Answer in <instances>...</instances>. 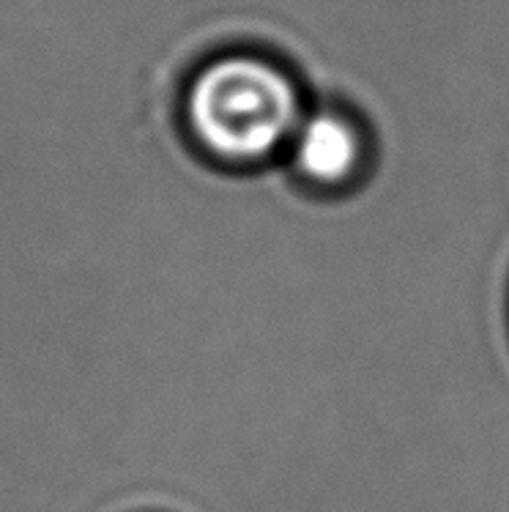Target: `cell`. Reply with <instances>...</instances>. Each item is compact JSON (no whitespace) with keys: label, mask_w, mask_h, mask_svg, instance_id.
Instances as JSON below:
<instances>
[{"label":"cell","mask_w":509,"mask_h":512,"mask_svg":"<svg viewBox=\"0 0 509 512\" xmlns=\"http://www.w3.org/2000/svg\"><path fill=\"white\" fill-rule=\"evenodd\" d=\"M178 107L189 140L225 168H252L288 151L304 118L291 77L277 63L250 53L200 63Z\"/></svg>","instance_id":"obj_1"},{"label":"cell","mask_w":509,"mask_h":512,"mask_svg":"<svg viewBox=\"0 0 509 512\" xmlns=\"http://www.w3.org/2000/svg\"><path fill=\"white\" fill-rule=\"evenodd\" d=\"M288 154L304 184L315 189H343L354 184L362 170L364 137L348 115L315 110L296 126Z\"/></svg>","instance_id":"obj_2"}]
</instances>
